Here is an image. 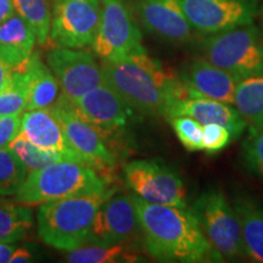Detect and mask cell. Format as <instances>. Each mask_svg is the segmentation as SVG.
<instances>
[{
    "instance_id": "obj_16",
    "label": "cell",
    "mask_w": 263,
    "mask_h": 263,
    "mask_svg": "<svg viewBox=\"0 0 263 263\" xmlns=\"http://www.w3.org/2000/svg\"><path fill=\"white\" fill-rule=\"evenodd\" d=\"M178 77L195 97L234 105L240 80L205 59L197 58L184 64Z\"/></svg>"
},
{
    "instance_id": "obj_5",
    "label": "cell",
    "mask_w": 263,
    "mask_h": 263,
    "mask_svg": "<svg viewBox=\"0 0 263 263\" xmlns=\"http://www.w3.org/2000/svg\"><path fill=\"white\" fill-rule=\"evenodd\" d=\"M200 51V58L240 81L263 74V42L252 24L206 35Z\"/></svg>"
},
{
    "instance_id": "obj_23",
    "label": "cell",
    "mask_w": 263,
    "mask_h": 263,
    "mask_svg": "<svg viewBox=\"0 0 263 263\" xmlns=\"http://www.w3.org/2000/svg\"><path fill=\"white\" fill-rule=\"evenodd\" d=\"M33 224L29 206L0 201V242L17 241L27 234Z\"/></svg>"
},
{
    "instance_id": "obj_34",
    "label": "cell",
    "mask_w": 263,
    "mask_h": 263,
    "mask_svg": "<svg viewBox=\"0 0 263 263\" xmlns=\"http://www.w3.org/2000/svg\"><path fill=\"white\" fill-rule=\"evenodd\" d=\"M32 261V254L28 249L20 248L16 249L10 258V263H26Z\"/></svg>"
},
{
    "instance_id": "obj_4",
    "label": "cell",
    "mask_w": 263,
    "mask_h": 263,
    "mask_svg": "<svg viewBox=\"0 0 263 263\" xmlns=\"http://www.w3.org/2000/svg\"><path fill=\"white\" fill-rule=\"evenodd\" d=\"M106 189L108 182L94 167L83 161L65 159L28 173L15 200L22 205L38 206Z\"/></svg>"
},
{
    "instance_id": "obj_1",
    "label": "cell",
    "mask_w": 263,
    "mask_h": 263,
    "mask_svg": "<svg viewBox=\"0 0 263 263\" xmlns=\"http://www.w3.org/2000/svg\"><path fill=\"white\" fill-rule=\"evenodd\" d=\"M139 218L145 249L161 262H222L202 234L192 210L147 202L129 194Z\"/></svg>"
},
{
    "instance_id": "obj_37",
    "label": "cell",
    "mask_w": 263,
    "mask_h": 263,
    "mask_svg": "<svg viewBox=\"0 0 263 263\" xmlns=\"http://www.w3.org/2000/svg\"><path fill=\"white\" fill-rule=\"evenodd\" d=\"M90 2H94V3H100L101 0H90Z\"/></svg>"
},
{
    "instance_id": "obj_7",
    "label": "cell",
    "mask_w": 263,
    "mask_h": 263,
    "mask_svg": "<svg viewBox=\"0 0 263 263\" xmlns=\"http://www.w3.org/2000/svg\"><path fill=\"white\" fill-rule=\"evenodd\" d=\"M100 24L91 48L103 61H117L146 51L126 0H101Z\"/></svg>"
},
{
    "instance_id": "obj_14",
    "label": "cell",
    "mask_w": 263,
    "mask_h": 263,
    "mask_svg": "<svg viewBox=\"0 0 263 263\" xmlns=\"http://www.w3.org/2000/svg\"><path fill=\"white\" fill-rule=\"evenodd\" d=\"M70 101L78 116L97 128L101 134L126 127L133 111L105 82L93 90Z\"/></svg>"
},
{
    "instance_id": "obj_25",
    "label": "cell",
    "mask_w": 263,
    "mask_h": 263,
    "mask_svg": "<svg viewBox=\"0 0 263 263\" xmlns=\"http://www.w3.org/2000/svg\"><path fill=\"white\" fill-rule=\"evenodd\" d=\"M137 255L127 251L124 244L112 246L93 245L81 246L72 250L66 256V261L70 263H116V262H134Z\"/></svg>"
},
{
    "instance_id": "obj_36",
    "label": "cell",
    "mask_w": 263,
    "mask_h": 263,
    "mask_svg": "<svg viewBox=\"0 0 263 263\" xmlns=\"http://www.w3.org/2000/svg\"><path fill=\"white\" fill-rule=\"evenodd\" d=\"M15 248L8 242H0V263L10 262L12 254H14Z\"/></svg>"
},
{
    "instance_id": "obj_24",
    "label": "cell",
    "mask_w": 263,
    "mask_h": 263,
    "mask_svg": "<svg viewBox=\"0 0 263 263\" xmlns=\"http://www.w3.org/2000/svg\"><path fill=\"white\" fill-rule=\"evenodd\" d=\"M12 4L16 14L31 27L39 44H45L51 25L48 0H12Z\"/></svg>"
},
{
    "instance_id": "obj_13",
    "label": "cell",
    "mask_w": 263,
    "mask_h": 263,
    "mask_svg": "<svg viewBox=\"0 0 263 263\" xmlns=\"http://www.w3.org/2000/svg\"><path fill=\"white\" fill-rule=\"evenodd\" d=\"M140 233L139 218L130 196L116 192L99 207L87 244L103 246L126 244Z\"/></svg>"
},
{
    "instance_id": "obj_19",
    "label": "cell",
    "mask_w": 263,
    "mask_h": 263,
    "mask_svg": "<svg viewBox=\"0 0 263 263\" xmlns=\"http://www.w3.org/2000/svg\"><path fill=\"white\" fill-rule=\"evenodd\" d=\"M27 76L28 97L25 111L50 107L59 99V82L41 57L32 52L31 57L17 65Z\"/></svg>"
},
{
    "instance_id": "obj_21",
    "label": "cell",
    "mask_w": 263,
    "mask_h": 263,
    "mask_svg": "<svg viewBox=\"0 0 263 263\" xmlns=\"http://www.w3.org/2000/svg\"><path fill=\"white\" fill-rule=\"evenodd\" d=\"M233 207L240 222L245 256L263 263V207L245 195L236 196Z\"/></svg>"
},
{
    "instance_id": "obj_29",
    "label": "cell",
    "mask_w": 263,
    "mask_h": 263,
    "mask_svg": "<svg viewBox=\"0 0 263 263\" xmlns=\"http://www.w3.org/2000/svg\"><path fill=\"white\" fill-rule=\"evenodd\" d=\"M242 161L246 170L263 178V124L249 128L242 145Z\"/></svg>"
},
{
    "instance_id": "obj_15",
    "label": "cell",
    "mask_w": 263,
    "mask_h": 263,
    "mask_svg": "<svg viewBox=\"0 0 263 263\" xmlns=\"http://www.w3.org/2000/svg\"><path fill=\"white\" fill-rule=\"evenodd\" d=\"M137 14L144 28L163 41L184 44L193 38L180 0H138Z\"/></svg>"
},
{
    "instance_id": "obj_38",
    "label": "cell",
    "mask_w": 263,
    "mask_h": 263,
    "mask_svg": "<svg viewBox=\"0 0 263 263\" xmlns=\"http://www.w3.org/2000/svg\"><path fill=\"white\" fill-rule=\"evenodd\" d=\"M262 14H263V5H262Z\"/></svg>"
},
{
    "instance_id": "obj_30",
    "label": "cell",
    "mask_w": 263,
    "mask_h": 263,
    "mask_svg": "<svg viewBox=\"0 0 263 263\" xmlns=\"http://www.w3.org/2000/svg\"><path fill=\"white\" fill-rule=\"evenodd\" d=\"M180 144L190 153L202 151V124L188 116L168 118Z\"/></svg>"
},
{
    "instance_id": "obj_26",
    "label": "cell",
    "mask_w": 263,
    "mask_h": 263,
    "mask_svg": "<svg viewBox=\"0 0 263 263\" xmlns=\"http://www.w3.org/2000/svg\"><path fill=\"white\" fill-rule=\"evenodd\" d=\"M8 146L24 162L28 173L41 170L43 167L48 166V164L57 162V161L66 159L61 154L41 149L39 146L34 145L21 132H18L17 136L10 141Z\"/></svg>"
},
{
    "instance_id": "obj_11",
    "label": "cell",
    "mask_w": 263,
    "mask_h": 263,
    "mask_svg": "<svg viewBox=\"0 0 263 263\" xmlns=\"http://www.w3.org/2000/svg\"><path fill=\"white\" fill-rule=\"evenodd\" d=\"M194 31L211 35L251 25L259 0H180Z\"/></svg>"
},
{
    "instance_id": "obj_6",
    "label": "cell",
    "mask_w": 263,
    "mask_h": 263,
    "mask_svg": "<svg viewBox=\"0 0 263 263\" xmlns=\"http://www.w3.org/2000/svg\"><path fill=\"white\" fill-rule=\"evenodd\" d=\"M190 210L202 234L223 261L245 256L238 215L224 194L218 189L205 190Z\"/></svg>"
},
{
    "instance_id": "obj_17",
    "label": "cell",
    "mask_w": 263,
    "mask_h": 263,
    "mask_svg": "<svg viewBox=\"0 0 263 263\" xmlns=\"http://www.w3.org/2000/svg\"><path fill=\"white\" fill-rule=\"evenodd\" d=\"M174 116L192 117L202 126L209 123L221 124L228 128L234 138L241 136L248 127L234 105L202 97H190L174 101L167 111L166 118Z\"/></svg>"
},
{
    "instance_id": "obj_32",
    "label": "cell",
    "mask_w": 263,
    "mask_h": 263,
    "mask_svg": "<svg viewBox=\"0 0 263 263\" xmlns=\"http://www.w3.org/2000/svg\"><path fill=\"white\" fill-rule=\"evenodd\" d=\"M21 127L20 115L0 116V147L8 146L9 143L17 136Z\"/></svg>"
},
{
    "instance_id": "obj_9",
    "label": "cell",
    "mask_w": 263,
    "mask_h": 263,
    "mask_svg": "<svg viewBox=\"0 0 263 263\" xmlns=\"http://www.w3.org/2000/svg\"><path fill=\"white\" fill-rule=\"evenodd\" d=\"M100 3L55 0L49 37L59 48L91 47L100 24Z\"/></svg>"
},
{
    "instance_id": "obj_35",
    "label": "cell",
    "mask_w": 263,
    "mask_h": 263,
    "mask_svg": "<svg viewBox=\"0 0 263 263\" xmlns=\"http://www.w3.org/2000/svg\"><path fill=\"white\" fill-rule=\"evenodd\" d=\"M15 14L12 0H0V24Z\"/></svg>"
},
{
    "instance_id": "obj_10",
    "label": "cell",
    "mask_w": 263,
    "mask_h": 263,
    "mask_svg": "<svg viewBox=\"0 0 263 263\" xmlns=\"http://www.w3.org/2000/svg\"><path fill=\"white\" fill-rule=\"evenodd\" d=\"M51 107L61 124L68 145L76 155L101 173L112 168L116 159L105 145L101 133L78 116L71 101L65 95H60Z\"/></svg>"
},
{
    "instance_id": "obj_31",
    "label": "cell",
    "mask_w": 263,
    "mask_h": 263,
    "mask_svg": "<svg viewBox=\"0 0 263 263\" xmlns=\"http://www.w3.org/2000/svg\"><path fill=\"white\" fill-rule=\"evenodd\" d=\"M232 133L228 128L217 123H209L202 126V151L210 155L221 153L228 146L232 140Z\"/></svg>"
},
{
    "instance_id": "obj_12",
    "label": "cell",
    "mask_w": 263,
    "mask_h": 263,
    "mask_svg": "<svg viewBox=\"0 0 263 263\" xmlns=\"http://www.w3.org/2000/svg\"><path fill=\"white\" fill-rule=\"evenodd\" d=\"M49 67L68 100L82 97L104 83L101 66L89 51L55 48L48 52Z\"/></svg>"
},
{
    "instance_id": "obj_2",
    "label": "cell",
    "mask_w": 263,
    "mask_h": 263,
    "mask_svg": "<svg viewBox=\"0 0 263 263\" xmlns=\"http://www.w3.org/2000/svg\"><path fill=\"white\" fill-rule=\"evenodd\" d=\"M104 82L133 111L151 117H166L174 101L195 97L179 77L163 70L146 51L122 60L103 61Z\"/></svg>"
},
{
    "instance_id": "obj_18",
    "label": "cell",
    "mask_w": 263,
    "mask_h": 263,
    "mask_svg": "<svg viewBox=\"0 0 263 263\" xmlns=\"http://www.w3.org/2000/svg\"><path fill=\"white\" fill-rule=\"evenodd\" d=\"M20 132L41 149L61 154L66 159L82 161L71 150L51 106L25 111L21 117Z\"/></svg>"
},
{
    "instance_id": "obj_33",
    "label": "cell",
    "mask_w": 263,
    "mask_h": 263,
    "mask_svg": "<svg viewBox=\"0 0 263 263\" xmlns=\"http://www.w3.org/2000/svg\"><path fill=\"white\" fill-rule=\"evenodd\" d=\"M11 80V67L0 59V93L5 89Z\"/></svg>"
},
{
    "instance_id": "obj_22",
    "label": "cell",
    "mask_w": 263,
    "mask_h": 263,
    "mask_svg": "<svg viewBox=\"0 0 263 263\" xmlns=\"http://www.w3.org/2000/svg\"><path fill=\"white\" fill-rule=\"evenodd\" d=\"M234 106L249 128L263 124V74L239 82Z\"/></svg>"
},
{
    "instance_id": "obj_28",
    "label": "cell",
    "mask_w": 263,
    "mask_h": 263,
    "mask_svg": "<svg viewBox=\"0 0 263 263\" xmlns=\"http://www.w3.org/2000/svg\"><path fill=\"white\" fill-rule=\"evenodd\" d=\"M28 171L9 146L0 147V196L15 195L27 178Z\"/></svg>"
},
{
    "instance_id": "obj_3",
    "label": "cell",
    "mask_w": 263,
    "mask_h": 263,
    "mask_svg": "<svg viewBox=\"0 0 263 263\" xmlns=\"http://www.w3.org/2000/svg\"><path fill=\"white\" fill-rule=\"evenodd\" d=\"M116 192V188H108L43 203L38 211L39 236L61 251L70 252L85 245L99 207Z\"/></svg>"
},
{
    "instance_id": "obj_20",
    "label": "cell",
    "mask_w": 263,
    "mask_h": 263,
    "mask_svg": "<svg viewBox=\"0 0 263 263\" xmlns=\"http://www.w3.org/2000/svg\"><path fill=\"white\" fill-rule=\"evenodd\" d=\"M35 42L31 27L17 14L0 24V59L11 68L31 57Z\"/></svg>"
},
{
    "instance_id": "obj_8",
    "label": "cell",
    "mask_w": 263,
    "mask_h": 263,
    "mask_svg": "<svg viewBox=\"0 0 263 263\" xmlns=\"http://www.w3.org/2000/svg\"><path fill=\"white\" fill-rule=\"evenodd\" d=\"M123 173L129 189L145 201L186 209V190L182 177L163 161H132L124 166Z\"/></svg>"
},
{
    "instance_id": "obj_27",
    "label": "cell",
    "mask_w": 263,
    "mask_h": 263,
    "mask_svg": "<svg viewBox=\"0 0 263 263\" xmlns=\"http://www.w3.org/2000/svg\"><path fill=\"white\" fill-rule=\"evenodd\" d=\"M27 76L20 66L11 68V80L0 93V116L21 115L27 105Z\"/></svg>"
}]
</instances>
